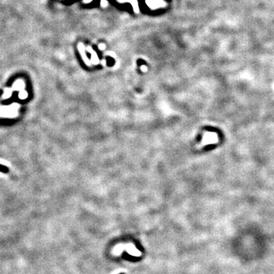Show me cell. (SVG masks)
<instances>
[{
	"mask_svg": "<svg viewBox=\"0 0 274 274\" xmlns=\"http://www.w3.org/2000/svg\"><path fill=\"white\" fill-rule=\"evenodd\" d=\"M130 3L132 4L133 7V10L136 13H139V7H138V2L137 0H130Z\"/></svg>",
	"mask_w": 274,
	"mask_h": 274,
	"instance_id": "6da1fadb",
	"label": "cell"
},
{
	"mask_svg": "<svg viewBox=\"0 0 274 274\" xmlns=\"http://www.w3.org/2000/svg\"><path fill=\"white\" fill-rule=\"evenodd\" d=\"M107 0H101V6L102 7H107Z\"/></svg>",
	"mask_w": 274,
	"mask_h": 274,
	"instance_id": "7a4b0ae2",
	"label": "cell"
},
{
	"mask_svg": "<svg viewBox=\"0 0 274 274\" xmlns=\"http://www.w3.org/2000/svg\"><path fill=\"white\" fill-rule=\"evenodd\" d=\"M6 170V168L5 167H3V166H1L0 165V170Z\"/></svg>",
	"mask_w": 274,
	"mask_h": 274,
	"instance_id": "3957f363",
	"label": "cell"
}]
</instances>
